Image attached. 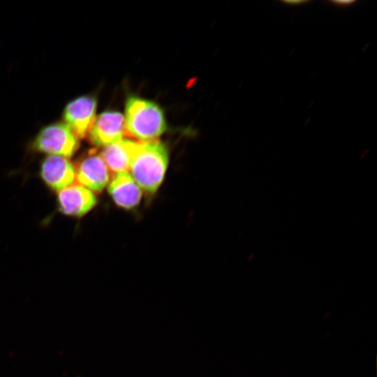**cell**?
<instances>
[{
    "mask_svg": "<svg viewBox=\"0 0 377 377\" xmlns=\"http://www.w3.org/2000/svg\"><path fill=\"white\" fill-rule=\"evenodd\" d=\"M57 200L62 213L75 217L85 215L97 203L94 192L77 184L59 191Z\"/></svg>",
    "mask_w": 377,
    "mask_h": 377,
    "instance_id": "cell-7",
    "label": "cell"
},
{
    "mask_svg": "<svg viewBox=\"0 0 377 377\" xmlns=\"http://www.w3.org/2000/svg\"><path fill=\"white\" fill-rule=\"evenodd\" d=\"M168 151L158 140L137 142L128 172L142 191L154 193L164 179Z\"/></svg>",
    "mask_w": 377,
    "mask_h": 377,
    "instance_id": "cell-1",
    "label": "cell"
},
{
    "mask_svg": "<svg viewBox=\"0 0 377 377\" xmlns=\"http://www.w3.org/2000/svg\"><path fill=\"white\" fill-rule=\"evenodd\" d=\"M43 181L50 188L60 191L73 184L75 169L68 158L47 156L43 161L40 171Z\"/></svg>",
    "mask_w": 377,
    "mask_h": 377,
    "instance_id": "cell-8",
    "label": "cell"
},
{
    "mask_svg": "<svg viewBox=\"0 0 377 377\" xmlns=\"http://www.w3.org/2000/svg\"><path fill=\"white\" fill-rule=\"evenodd\" d=\"M79 147L78 138L71 128L62 122L43 128L32 143L34 150L66 158L72 156Z\"/></svg>",
    "mask_w": 377,
    "mask_h": 377,
    "instance_id": "cell-3",
    "label": "cell"
},
{
    "mask_svg": "<svg viewBox=\"0 0 377 377\" xmlns=\"http://www.w3.org/2000/svg\"><path fill=\"white\" fill-rule=\"evenodd\" d=\"M96 100L91 96H80L66 105L64 112L65 124L77 138L88 134L96 117Z\"/></svg>",
    "mask_w": 377,
    "mask_h": 377,
    "instance_id": "cell-4",
    "label": "cell"
},
{
    "mask_svg": "<svg viewBox=\"0 0 377 377\" xmlns=\"http://www.w3.org/2000/svg\"><path fill=\"white\" fill-rule=\"evenodd\" d=\"M124 117L118 112L105 111L96 117L89 133L91 143L105 147L123 138Z\"/></svg>",
    "mask_w": 377,
    "mask_h": 377,
    "instance_id": "cell-5",
    "label": "cell"
},
{
    "mask_svg": "<svg viewBox=\"0 0 377 377\" xmlns=\"http://www.w3.org/2000/svg\"><path fill=\"white\" fill-rule=\"evenodd\" d=\"M137 141L122 138L103 147L100 156L108 168L115 173L128 172Z\"/></svg>",
    "mask_w": 377,
    "mask_h": 377,
    "instance_id": "cell-10",
    "label": "cell"
},
{
    "mask_svg": "<svg viewBox=\"0 0 377 377\" xmlns=\"http://www.w3.org/2000/svg\"><path fill=\"white\" fill-rule=\"evenodd\" d=\"M108 189L116 205L126 209L136 207L142 195V189L128 172L115 173Z\"/></svg>",
    "mask_w": 377,
    "mask_h": 377,
    "instance_id": "cell-9",
    "label": "cell"
},
{
    "mask_svg": "<svg viewBox=\"0 0 377 377\" xmlns=\"http://www.w3.org/2000/svg\"><path fill=\"white\" fill-rule=\"evenodd\" d=\"M110 170L100 154L86 156L75 169V179L92 192H101L110 182Z\"/></svg>",
    "mask_w": 377,
    "mask_h": 377,
    "instance_id": "cell-6",
    "label": "cell"
},
{
    "mask_svg": "<svg viewBox=\"0 0 377 377\" xmlns=\"http://www.w3.org/2000/svg\"><path fill=\"white\" fill-rule=\"evenodd\" d=\"M356 1H330V3L337 7H348L355 3Z\"/></svg>",
    "mask_w": 377,
    "mask_h": 377,
    "instance_id": "cell-11",
    "label": "cell"
},
{
    "mask_svg": "<svg viewBox=\"0 0 377 377\" xmlns=\"http://www.w3.org/2000/svg\"><path fill=\"white\" fill-rule=\"evenodd\" d=\"M124 123L126 131L140 141L155 140L166 130L162 109L156 103L137 96L127 99Z\"/></svg>",
    "mask_w": 377,
    "mask_h": 377,
    "instance_id": "cell-2",
    "label": "cell"
},
{
    "mask_svg": "<svg viewBox=\"0 0 377 377\" xmlns=\"http://www.w3.org/2000/svg\"><path fill=\"white\" fill-rule=\"evenodd\" d=\"M281 2L288 6H299L301 4L309 3L310 1H306V0H304H304H299V1L298 0H294V1L283 0V1H281Z\"/></svg>",
    "mask_w": 377,
    "mask_h": 377,
    "instance_id": "cell-12",
    "label": "cell"
}]
</instances>
